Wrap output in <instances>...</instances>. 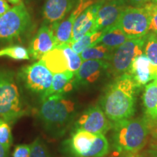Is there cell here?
I'll return each instance as SVG.
<instances>
[{"label": "cell", "mask_w": 157, "mask_h": 157, "mask_svg": "<svg viewBox=\"0 0 157 157\" xmlns=\"http://www.w3.org/2000/svg\"><path fill=\"white\" fill-rule=\"evenodd\" d=\"M137 88L131 76L124 73L107 88L101 106L113 123L131 119L135 113V93Z\"/></svg>", "instance_id": "cell-1"}, {"label": "cell", "mask_w": 157, "mask_h": 157, "mask_svg": "<svg viewBox=\"0 0 157 157\" xmlns=\"http://www.w3.org/2000/svg\"><path fill=\"white\" fill-rule=\"evenodd\" d=\"M75 103L63 94H54L42 101L39 117L44 129L51 135L64 132L75 115Z\"/></svg>", "instance_id": "cell-2"}, {"label": "cell", "mask_w": 157, "mask_h": 157, "mask_svg": "<svg viewBox=\"0 0 157 157\" xmlns=\"http://www.w3.org/2000/svg\"><path fill=\"white\" fill-rule=\"evenodd\" d=\"M26 114L15 74L0 69V118L13 123Z\"/></svg>", "instance_id": "cell-3"}, {"label": "cell", "mask_w": 157, "mask_h": 157, "mask_svg": "<svg viewBox=\"0 0 157 157\" xmlns=\"http://www.w3.org/2000/svg\"><path fill=\"white\" fill-rule=\"evenodd\" d=\"M113 141L119 151L135 154L146 143L148 128L143 118L129 119L113 123Z\"/></svg>", "instance_id": "cell-4"}, {"label": "cell", "mask_w": 157, "mask_h": 157, "mask_svg": "<svg viewBox=\"0 0 157 157\" xmlns=\"http://www.w3.org/2000/svg\"><path fill=\"white\" fill-rule=\"evenodd\" d=\"M31 25V16L23 2L11 7L0 17V43L19 39Z\"/></svg>", "instance_id": "cell-5"}, {"label": "cell", "mask_w": 157, "mask_h": 157, "mask_svg": "<svg viewBox=\"0 0 157 157\" xmlns=\"http://www.w3.org/2000/svg\"><path fill=\"white\" fill-rule=\"evenodd\" d=\"M146 42V36L131 39L116 48L111 52L107 70L113 76H120L127 72L129 66L136 57L143 54V48Z\"/></svg>", "instance_id": "cell-6"}, {"label": "cell", "mask_w": 157, "mask_h": 157, "mask_svg": "<svg viewBox=\"0 0 157 157\" xmlns=\"http://www.w3.org/2000/svg\"><path fill=\"white\" fill-rule=\"evenodd\" d=\"M151 18V15L144 7H126L117 26L132 38H140L148 34Z\"/></svg>", "instance_id": "cell-7"}, {"label": "cell", "mask_w": 157, "mask_h": 157, "mask_svg": "<svg viewBox=\"0 0 157 157\" xmlns=\"http://www.w3.org/2000/svg\"><path fill=\"white\" fill-rule=\"evenodd\" d=\"M19 76L27 89L40 94L41 98L50 89L53 79V74L41 60L21 68Z\"/></svg>", "instance_id": "cell-8"}, {"label": "cell", "mask_w": 157, "mask_h": 157, "mask_svg": "<svg viewBox=\"0 0 157 157\" xmlns=\"http://www.w3.org/2000/svg\"><path fill=\"white\" fill-rule=\"evenodd\" d=\"M126 7L124 0L104 1L96 15L95 31L104 33L117 27Z\"/></svg>", "instance_id": "cell-9"}, {"label": "cell", "mask_w": 157, "mask_h": 157, "mask_svg": "<svg viewBox=\"0 0 157 157\" xmlns=\"http://www.w3.org/2000/svg\"><path fill=\"white\" fill-rule=\"evenodd\" d=\"M112 127L101 107L93 106L81 115L76 123V129H82L95 135H104Z\"/></svg>", "instance_id": "cell-10"}, {"label": "cell", "mask_w": 157, "mask_h": 157, "mask_svg": "<svg viewBox=\"0 0 157 157\" xmlns=\"http://www.w3.org/2000/svg\"><path fill=\"white\" fill-rule=\"evenodd\" d=\"M95 2V0H79L78 5L72 11L69 17L63 21H60V23L50 25L54 31L56 47L66 44H71L74 23L76 17L81 14L84 10Z\"/></svg>", "instance_id": "cell-11"}, {"label": "cell", "mask_w": 157, "mask_h": 157, "mask_svg": "<svg viewBox=\"0 0 157 157\" xmlns=\"http://www.w3.org/2000/svg\"><path fill=\"white\" fill-rule=\"evenodd\" d=\"M56 47L54 31L50 25L40 27L29 44V52L33 60H40Z\"/></svg>", "instance_id": "cell-12"}, {"label": "cell", "mask_w": 157, "mask_h": 157, "mask_svg": "<svg viewBox=\"0 0 157 157\" xmlns=\"http://www.w3.org/2000/svg\"><path fill=\"white\" fill-rule=\"evenodd\" d=\"M131 76L137 87L145 85L157 78V67L151 63L146 55L135 58L126 72Z\"/></svg>", "instance_id": "cell-13"}, {"label": "cell", "mask_w": 157, "mask_h": 157, "mask_svg": "<svg viewBox=\"0 0 157 157\" xmlns=\"http://www.w3.org/2000/svg\"><path fill=\"white\" fill-rule=\"evenodd\" d=\"M103 2L104 0H101V1L98 0L93 5L84 10L76 17L74 23L71 44L81 39L88 33L95 32L96 15Z\"/></svg>", "instance_id": "cell-14"}, {"label": "cell", "mask_w": 157, "mask_h": 157, "mask_svg": "<svg viewBox=\"0 0 157 157\" xmlns=\"http://www.w3.org/2000/svg\"><path fill=\"white\" fill-rule=\"evenodd\" d=\"M109 67L105 60H88L82 62L77 71L74 74L75 82L87 85L93 84L99 78L103 70Z\"/></svg>", "instance_id": "cell-15"}, {"label": "cell", "mask_w": 157, "mask_h": 157, "mask_svg": "<svg viewBox=\"0 0 157 157\" xmlns=\"http://www.w3.org/2000/svg\"><path fill=\"white\" fill-rule=\"evenodd\" d=\"M73 7L71 0H46L43 8L44 24L60 23Z\"/></svg>", "instance_id": "cell-16"}, {"label": "cell", "mask_w": 157, "mask_h": 157, "mask_svg": "<svg viewBox=\"0 0 157 157\" xmlns=\"http://www.w3.org/2000/svg\"><path fill=\"white\" fill-rule=\"evenodd\" d=\"M39 60L53 74L63 73L68 71V57L63 45L52 49Z\"/></svg>", "instance_id": "cell-17"}, {"label": "cell", "mask_w": 157, "mask_h": 157, "mask_svg": "<svg viewBox=\"0 0 157 157\" xmlns=\"http://www.w3.org/2000/svg\"><path fill=\"white\" fill-rule=\"evenodd\" d=\"M97 135L82 129H76L70 140V148L77 157H87Z\"/></svg>", "instance_id": "cell-18"}, {"label": "cell", "mask_w": 157, "mask_h": 157, "mask_svg": "<svg viewBox=\"0 0 157 157\" xmlns=\"http://www.w3.org/2000/svg\"><path fill=\"white\" fill-rule=\"evenodd\" d=\"M75 83L74 79V73L71 71L63 72L53 74V79L50 89L42 96V101L49 96L54 94H63L69 93L74 88V84Z\"/></svg>", "instance_id": "cell-19"}, {"label": "cell", "mask_w": 157, "mask_h": 157, "mask_svg": "<svg viewBox=\"0 0 157 157\" xmlns=\"http://www.w3.org/2000/svg\"><path fill=\"white\" fill-rule=\"evenodd\" d=\"M131 39L133 38L125 34L120 28L117 26L103 33L98 43H101L106 48L113 50Z\"/></svg>", "instance_id": "cell-20"}, {"label": "cell", "mask_w": 157, "mask_h": 157, "mask_svg": "<svg viewBox=\"0 0 157 157\" xmlns=\"http://www.w3.org/2000/svg\"><path fill=\"white\" fill-rule=\"evenodd\" d=\"M143 101L146 115L153 120H157V82L156 80L146 87Z\"/></svg>", "instance_id": "cell-21"}, {"label": "cell", "mask_w": 157, "mask_h": 157, "mask_svg": "<svg viewBox=\"0 0 157 157\" xmlns=\"http://www.w3.org/2000/svg\"><path fill=\"white\" fill-rule=\"evenodd\" d=\"M113 50L104 45H98L85 49L81 54L82 61L88 60H109Z\"/></svg>", "instance_id": "cell-22"}, {"label": "cell", "mask_w": 157, "mask_h": 157, "mask_svg": "<svg viewBox=\"0 0 157 157\" xmlns=\"http://www.w3.org/2000/svg\"><path fill=\"white\" fill-rule=\"evenodd\" d=\"M103 35L102 31H95L88 33L81 39L71 43V48L76 53L80 55L83 51L90 47L95 46L98 44V41Z\"/></svg>", "instance_id": "cell-23"}, {"label": "cell", "mask_w": 157, "mask_h": 157, "mask_svg": "<svg viewBox=\"0 0 157 157\" xmlns=\"http://www.w3.org/2000/svg\"><path fill=\"white\" fill-rule=\"evenodd\" d=\"M9 58L15 60H29L31 58L28 49L18 44L10 45L0 50V58Z\"/></svg>", "instance_id": "cell-24"}, {"label": "cell", "mask_w": 157, "mask_h": 157, "mask_svg": "<svg viewBox=\"0 0 157 157\" xmlns=\"http://www.w3.org/2000/svg\"><path fill=\"white\" fill-rule=\"evenodd\" d=\"M145 55L151 63L157 67V34L152 32L146 35Z\"/></svg>", "instance_id": "cell-25"}, {"label": "cell", "mask_w": 157, "mask_h": 157, "mask_svg": "<svg viewBox=\"0 0 157 157\" xmlns=\"http://www.w3.org/2000/svg\"><path fill=\"white\" fill-rule=\"evenodd\" d=\"M71 44H63L64 50L68 57V71L75 74L78 70L82 63V60L80 56L76 53L71 48Z\"/></svg>", "instance_id": "cell-26"}, {"label": "cell", "mask_w": 157, "mask_h": 157, "mask_svg": "<svg viewBox=\"0 0 157 157\" xmlns=\"http://www.w3.org/2000/svg\"><path fill=\"white\" fill-rule=\"evenodd\" d=\"M12 142H13V135H12L10 123L0 118V143L6 149L9 150Z\"/></svg>", "instance_id": "cell-27"}, {"label": "cell", "mask_w": 157, "mask_h": 157, "mask_svg": "<svg viewBox=\"0 0 157 157\" xmlns=\"http://www.w3.org/2000/svg\"><path fill=\"white\" fill-rule=\"evenodd\" d=\"M30 157H51L48 147L39 137L31 143Z\"/></svg>", "instance_id": "cell-28"}, {"label": "cell", "mask_w": 157, "mask_h": 157, "mask_svg": "<svg viewBox=\"0 0 157 157\" xmlns=\"http://www.w3.org/2000/svg\"><path fill=\"white\" fill-rule=\"evenodd\" d=\"M143 7L150 13L151 15L148 30L152 31L153 32L157 34V4L149 2Z\"/></svg>", "instance_id": "cell-29"}, {"label": "cell", "mask_w": 157, "mask_h": 157, "mask_svg": "<svg viewBox=\"0 0 157 157\" xmlns=\"http://www.w3.org/2000/svg\"><path fill=\"white\" fill-rule=\"evenodd\" d=\"M31 144H21L15 147L13 154V157H30Z\"/></svg>", "instance_id": "cell-30"}, {"label": "cell", "mask_w": 157, "mask_h": 157, "mask_svg": "<svg viewBox=\"0 0 157 157\" xmlns=\"http://www.w3.org/2000/svg\"><path fill=\"white\" fill-rule=\"evenodd\" d=\"M10 9L9 4L6 0H0V17Z\"/></svg>", "instance_id": "cell-31"}, {"label": "cell", "mask_w": 157, "mask_h": 157, "mask_svg": "<svg viewBox=\"0 0 157 157\" xmlns=\"http://www.w3.org/2000/svg\"><path fill=\"white\" fill-rule=\"evenodd\" d=\"M129 2L131 3V5L135 6L137 7H143L150 2L151 0H129Z\"/></svg>", "instance_id": "cell-32"}, {"label": "cell", "mask_w": 157, "mask_h": 157, "mask_svg": "<svg viewBox=\"0 0 157 157\" xmlns=\"http://www.w3.org/2000/svg\"><path fill=\"white\" fill-rule=\"evenodd\" d=\"M9 150L6 149L0 143V157H7Z\"/></svg>", "instance_id": "cell-33"}, {"label": "cell", "mask_w": 157, "mask_h": 157, "mask_svg": "<svg viewBox=\"0 0 157 157\" xmlns=\"http://www.w3.org/2000/svg\"><path fill=\"white\" fill-rule=\"evenodd\" d=\"M7 2H8L12 5H18V4L21 2V0H6Z\"/></svg>", "instance_id": "cell-34"}, {"label": "cell", "mask_w": 157, "mask_h": 157, "mask_svg": "<svg viewBox=\"0 0 157 157\" xmlns=\"http://www.w3.org/2000/svg\"><path fill=\"white\" fill-rule=\"evenodd\" d=\"M122 157H138L137 156H136L135 154H130V153H127V154L124 155Z\"/></svg>", "instance_id": "cell-35"}, {"label": "cell", "mask_w": 157, "mask_h": 157, "mask_svg": "<svg viewBox=\"0 0 157 157\" xmlns=\"http://www.w3.org/2000/svg\"><path fill=\"white\" fill-rule=\"evenodd\" d=\"M151 2H153V3H156V4H157V0H151Z\"/></svg>", "instance_id": "cell-36"}, {"label": "cell", "mask_w": 157, "mask_h": 157, "mask_svg": "<svg viewBox=\"0 0 157 157\" xmlns=\"http://www.w3.org/2000/svg\"><path fill=\"white\" fill-rule=\"evenodd\" d=\"M155 80H156V82H157V78H156V79H155Z\"/></svg>", "instance_id": "cell-37"}, {"label": "cell", "mask_w": 157, "mask_h": 157, "mask_svg": "<svg viewBox=\"0 0 157 157\" xmlns=\"http://www.w3.org/2000/svg\"><path fill=\"white\" fill-rule=\"evenodd\" d=\"M108 1H112V0H108Z\"/></svg>", "instance_id": "cell-38"}]
</instances>
